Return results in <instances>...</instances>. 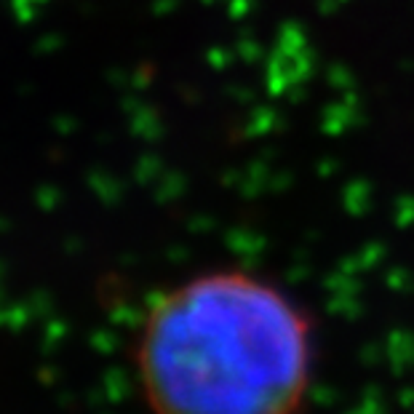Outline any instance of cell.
Wrapping results in <instances>:
<instances>
[{
	"label": "cell",
	"instance_id": "1",
	"mask_svg": "<svg viewBox=\"0 0 414 414\" xmlns=\"http://www.w3.org/2000/svg\"><path fill=\"white\" fill-rule=\"evenodd\" d=\"M137 366L153 414H294L313 371L310 324L251 272H206L150 308Z\"/></svg>",
	"mask_w": 414,
	"mask_h": 414
}]
</instances>
